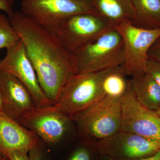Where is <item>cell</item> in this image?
<instances>
[{"mask_svg":"<svg viewBox=\"0 0 160 160\" xmlns=\"http://www.w3.org/2000/svg\"><path fill=\"white\" fill-rule=\"evenodd\" d=\"M0 160H9L7 159L6 158H3L2 159Z\"/></svg>","mask_w":160,"mask_h":160,"instance_id":"obj_31","label":"cell"},{"mask_svg":"<svg viewBox=\"0 0 160 160\" xmlns=\"http://www.w3.org/2000/svg\"><path fill=\"white\" fill-rule=\"evenodd\" d=\"M3 112V102L2 94L0 91V112Z\"/></svg>","mask_w":160,"mask_h":160,"instance_id":"obj_26","label":"cell"},{"mask_svg":"<svg viewBox=\"0 0 160 160\" xmlns=\"http://www.w3.org/2000/svg\"><path fill=\"white\" fill-rule=\"evenodd\" d=\"M101 160H115L108 157L101 156Z\"/></svg>","mask_w":160,"mask_h":160,"instance_id":"obj_28","label":"cell"},{"mask_svg":"<svg viewBox=\"0 0 160 160\" xmlns=\"http://www.w3.org/2000/svg\"><path fill=\"white\" fill-rule=\"evenodd\" d=\"M0 91L3 112L18 121L23 115L36 107L31 94L21 82L10 73L0 71Z\"/></svg>","mask_w":160,"mask_h":160,"instance_id":"obj_12","label":"cell"},{"mask_svg":"<svg viewBox=\"0 0 160 160\" xmlns=\"http://www.w3.org/2000/svg\"><path fill=\"white\" fill-rule=\"evenodd\" d=\"M113 29L118 32L124 42V59L120 66L123 72L131 78L145 72L148 52L160 38V29H142L131 22Z\"/></svg>","mask_w":160,"mask_h":160,"instance_id":"obj_6","label":"cell"},{"mask_svg":"<svg viewBox=\"0 0 160 160\" xmlns=\"http://www.w3.org/2000/svg\"><path fill=\"white\" fill-rule=\"evenodd\" d=\"M21 11L56 36L62 23L70 17L97 15L91 5L76 0H22Z\"/></svg>","mask_w":160,"mask_h":160,"instance_id":"obj_5","label":"cell"},{"mask_svg":"<svg viewBox=\"0 0 160 160\" xmlns=\"http://www.w3.org/2000/svg\"><path fill=\"white\" fill-rule=\"evenodd\" d=\"M129 87L135 97L147 109L157 111L160 108V87L146 72L132 77Z\"/></svg>","mask_w":160,"mask_h":160,"instance_id":"obj_15","label":"cell"},{"mask_svg":"<svg viewBox=\"0 0 160 160\" xmlns=\"http://www.w3.org/2000/svg\"><path fill=\"white\" fill-rule=\"evenodd\" d=\"M157 113H158V115L159 116V117L160 118V108L159 109H158L157 111H156Z\"/></svg>","mask_w":160,"mask_h":160,"instance_id":"obj_29","label":"cell"},{"mask_svg":"<svg viewBox=\"0 0 160 160\" xmlns=\"http://www.w3.org/2000/svg\"><path fill=\"white\" fill-rule=\"evenodd\" d=\"M40 139L17 121L0 112V155L7 159L12 152L28 150L37 146Z\"/></svg>","mask_w":160,"mask_h":160,"instance_id":"obj_13","label":"cell"},{"mask_svg":"<svg viewBox=\"0 0 160 160\" xmlns=\"http://www.w3.org/2000/svg\"><path fill=\"white\" fill-rule=\"evenodd\" d=\"M137 160H160V150L150 156Z\"/></svg>","mask_w":160,"mask_h":160,"instance_id":"obj_25","label":"cell"},{"mask_svg":"<svg viewBox=\"0 0 160 160\" xmlns=\"http://www.w3.org/2000/svg\"><path fill=\"white\" fill-rule=\"evenodd\" d=\"M96 145L101 156L115 160H138L160 150V142L122 131L98 141Z\"/></svg>","mask_w":160,"mask_h":160,"instance_id":"obj_10","label":"cell"},{"mask_svg":"<svg viewBox=\"0 0 160 160\" xmlns=\"http://www.w3.org/2000/svg\"><path fill=\"white\" fill-rule=\"evenodd\" d=\"M15 0H0V10L4 12L8 16L14 12Z\"/></svg>","mask_w":160,"mask_h":160,"instance_id":"obj_23","label":"cell"},{"mask_svg":"<svg viewBox=\"0 0 160 160\" xmlns=\"http://www.w3.org/2000/svg\"><path fill=\"white\" fill-rule=\"evenodd\" d=\"M3 158H4L2 157V156H1V155H0V160L2 159Z\"/></svg>","mask_w":160,"mask_h":160,"instance_id":"obj_30","label":"cell"},{"mask_svg":"<svg viewBox=\"0 0 160 160\" xmlns=\"http://www.w3.org/2000/svg\"><path fill=\"white\" fill-rule=\"evenodd\" d=\"M148 58L160 62V38L154 43L148 53Z\"/></svg>","mask_w":160,"mask_h":160,"instance_id":"obj_22","label":"cell"},{"mask_svg":"<svg viewBox=\"0 0 160 160\" xmlns=\"http://www.w3.org/2000/svg\"><path fill=\"white\" fill-rule=\"evenodd\" d=\"M6 50L5 57L0 60V71L17 78L30 92L37 108L53 105L40 86L36 72L22 41L20 40Z\"/></svg>","mask_w":160,"mask_h":160,"instance_id":"obj_9","label":"cell"},{"mask_svg":"<svg viewBox=\"0 0 160 160\" xmlns=\"http://www.w3.org/2000/svg\"><path fill=\"white\" fill-rule=\"evenodd\" d=\"M0 60H1V59H0Z\"/></svg>","mask_w":160,"mask_h":160,"instance_id":"obj_32","label":"cell"},{"mask_svg":"<svg viewBox=\"0 0 160 160\" xmlns=\"http://www.w3.org/2000/svg\"><path fill=\"white\" fill-rule=\"evenodd\" d=\"M18 121L40 139L52 146L61 142L73 130L71 118L44 108L36 107L23 115Z\"/></svg>","mask_w":160,"mask_h":160,"instance_id":"obj_7","label":"cell"},{"mask_svg":"<svg viewBox=\"0 0 160 160\" xmlns=\"http://www.w3.org/2000/svg\"><path fill=\"white\" fill-rule=\"evenodd\" d=\"M99 154L96 143L87 141L76 147L67 160H101V157L97 158Z\"/></svg>","mask_w":160,"mask_h":160,"instance_id":"obj_19","label":"cell"},{"mask_svg":"<svg viewBox=\"0 0 160 160\" xmlns=\"http://www.w3.org/2000/svg\"><path fill=\"white\" fill-rule=\"evenodd\" d=\"M121 98L106 96L72 118L80 134L96 143L121 131Z\"/></svg>","mask_w":160,"mask_h":160,"instance_id":"obj_3","label":"cell"},{"mask_svg":"<svg viewBox=\"0 0 160 160\" xmlns=\"http://www.w3.org/2000/svg\"><path fill=\"white\" fill-rule=\"evenodd\" d=\"M135 14L131 22L142 29H160V0H132Z\"/></svg>","mask_w":160,"mask_h":160,"instance_id":"obj_16","label":"cell"},{"mask_svg":"<svg viewBox=\"0 0 160 160\" xmlns=\"http://www.w3.org/2000/svg\"><path fill=\"white\" fill-rule=\"evenodd\" d=\"M29 155L30 160H47L41 143L30 149Z\"/></svg>","mask_w":160,"mask_h":160,"instance_id":"obj_21","label":"cell"},{"mask_svg":"<svg viewBox=\"0 0 160 160\" xmlns=\"http://www.w3.org/2000/svg\"><path fill=\"white\" fill-rule=\"evenodd\" d=\"M96 14L112 28L131 22L135 14L132 0H92Z\"/></svg>","mask_w":160,"mask_h":160,"instance_id":"obj_14","label":"cell"},{"mask_svg":"<svg viewBox=\"0 0 160 160\" xmlns=\"http://www.w3.org/2000/svg\"><path fill=\"white\" fill-rule=\"evenodd\" d=\"M111 69L72 74L64 85L56 102L44 108L73 117L106 97L103 81Z\"/></svg>","mask_w":160,"mask_h":160,"instance_id":"obj_2","label":"cell"},{"mask_svg":"<svg viewBox=\"0 0 160 160\" xmlns=\"http://www.w3.org/2000/svg\"><path fill=\"white\" fill-rule=\"evenodd\" d=\"M121 131L160 142V118L156 111L147 109L135 97L130 87L121 98Z\"/></svg>","mask_w":160,"mask_h":160,"instance_id":"obj_11","label":"cell"},{"mask_svg":"<svg viewBox=\"0 0 160 160\" xmlns=\"http://www.w3.org/2000/svg\"><path fill=\"white\" fill-rule=\"evenodd\" d=\"M36 72L40 86L54 104L71 76L77 73L74 55L57 36L40 26L22 11L8 16Z\"/></svg>","mask_w":160,"mask_h":160,"instance_id":"obj_1","label":"cell"},{"mask_svg":"<svg viewBox=\"0 0 160 160\" xmlns=\"http://www.w3.org/2000/svg\"><path fill=\"white\" fill-rule=\"evenodd\" d=\"M28 150H17L12 152L7 159L9 160H30Z\"/></svg>","mask_w":160,"mask_h":160,"instance_id":"obj_24","label":"cell"},{"mask_svg":"<svg viewBox=\"0 0 160 160\" xmlns=\"http://www.w3.org/2000/svg\"><path fill=\"white\" fill-rule=\"evenodd\" d=\"M120 66L112 68L103 81V89L106 96L121 98L129 88V81Z\"/></svg>","mask_w":160,"mask_h":160,"instance_id":"obj_17","label":"cell"},{"mask_svg":"<svg viewBox=\"0 0 160 160\" xmlns=\"http://www.w3.org/2000/svg\"><path fill=\"white\" fill-rule=\"evenodd\" d=\"M145 72L150 75L160 87V62L148 58Z\"/></svg>","mask_w":160,"mask_h":160,"instance_id":"obj_20","label":"cell"},{"mask_svg":"<svg viewBox=\"0 0 160 160\" xmlns=\"http://www.w3.org/2000/svg\"><path fill=\"white\" fill-rule=\"evenodd\" d=\"M76 1H78L81 2L86 3V4H90V5L92 2V0H76Z\"/></svg>","mask_w":160,"mask_h":160,"instance_id":"obj_27","label":"cell"},{"mask_svg":"<svg viewBox=\"0 0 160 160\" xmlns=\"http://www.w3.org/2000/svg\"><path fill=\"white\" fill-rule=\"evenodd\" d=\"M20 40L8 16L0 14V49H9Z\"/></svg>","mask_w":160,"mask_h":160,"instance_id":"obj_18","label":"cell"},{"mask_svg":"<svg viewBox=\"0 0 160 160\" xmlns=\"http://www.w3.org/2000/svg\"><path fill=\"white\" fill-rule=\"evenodd\" d=\"M124 42L116 29H109L74 55L77 72H98L121 66L124 59Z\"/></svg>","mask_w":160,"mask_h":160,"instance_id":"obj_4","label":"cell"},{"mask_svg":"<svg viewBox=\"0 0 160 160\" xmlns=\"http://www.w3.org/2000/svg\"><path fill=\"white\" fill-rule=\"evenodd\" d=\"M112 28L97 15L82 13L70 17L63 22L57 36L63 46L74 54Z\"/></svg>","mask_w":160,"mask_h":160,"instance_id":"obj_8","label":"cell"}]
</instances>
